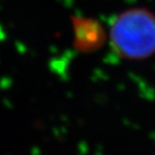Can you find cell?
<instances>
[{
	"instance_id": "obj_1",
	"label": "cell",
	"mask_w": 155,
	"mask_h": 155,
	"mask_svg": "<svg viewBox=\"0 0 155 155\" xmlns=\"http://www.w3.org/2000/svg\"><path fill=\"white\" fill-rule=\"evenodd\" d=\"M113 52L125 61H144L155 54V13L147 8L126 9L114 16L109 32Z\"/></svg>"
},
{
	"instance_id": "obj_2",
	"label": "cell",
	"mask_w": 155,
	"mask_h": 155,
	"mask_svg": "<svg viewBox=\"0 0 155 155\" xmlns=\"http://www.w3.org/2000/svg\"><path fill=\"white\" fill-rule=\"evenodd\" d=\"M74 45L78 50L91 52L98 50L104 43L106 31L96 19L84 16H72Z\"/></svg>"
}]
</instances>
